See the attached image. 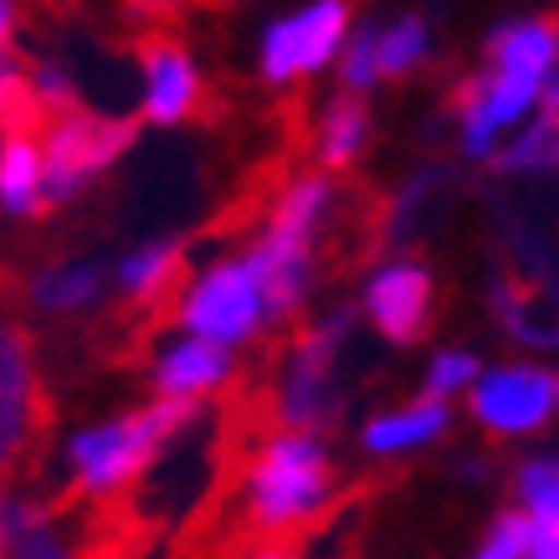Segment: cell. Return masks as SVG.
Instances as JSON below:
<instances>
[{
  "mask_svg": "<svg viewBox=\"0 0 559 559\" xmlns=\"http://www.w3.org/2000/svg\"><path fill=\"white\" fill-rule=\"evenodd\" d=\"M195 421V395H165L114 426L72 437V477L78 492H114L154 457V447Z\"/></svg>",
  "mask_w": 559,
  "mask_h": 559,
  "instance_id": "cell-1",
  "label": "cell"
},
{
  "mask_svg": "<svg viewBox=\"0 0 559 559\" xmlns=\"http://www.w3.org/2000/svg\"><path fill=\"white\" fill-rule=\"evenodd\" d=\"M329 488V462L313 437H272L252 467V524L283 528L319 509Z\"/></svg>",
  "mask_w": 559,
  "mask_h": 559,
  "instance_id": "cell-2",
  "label": "cell"
},
{
  "mask_svg": "<svg viewBox=\"0 0 559 559\" xmlns=\"http://www.w3.org/2000/svg\"><path fill=\"white\" fill-rule=\"evenodd\" d=\"M134 144V123L123 119H98V114H72L62 108L47 123V175H41V205L68 201L93 170H103L108 159H119Z\"/></svg>",
  "mask_w": 559,
  "mask_h": 559,
  "instance_id": "cell-3",
  "label": "cell"
},
{
  "mask_svg": "<svg viewBox=\"0 0 559 559\" xmlns=\"http://www.w3.org/2000/svg\"><path fill=\"white\" fill-rule=\"evenodd\" d=\"M47 426V395L36 385L32 344L0 313V483H11Z\"/></svg>",
  "mask_w": 559,
  "mask_h": 559,
  "instance_id": "cell-4",
  "label": "cell"
},
{
  "mask_svg": "<svg viewBox=\"0 0 559 559\" xmlns=\"http://www.w3.org/2000/svg\"><path fill=\"white\" fill-rule=\"evenodd\" d=\"M262 319V293H257L247 262H221L195 283V293L186 298V323L190 334H205V340L237 344L247 340Z\"/></svg>",
  "mask_w": 559,
  "mask_h": 559,
  "instance_id": "cell-5",
  "label": "cell"
},
{
  "mask_svg": "<svg viewBox=\"0 0 559 559\" xmlns=\"http://www.w3.org/2000/svg\"><path fill=\"white\" fill-rule=\"evenodd\" d=\"M344 21H349L344 0H319V5H308L304 16L272 26L267 47H262V72H267L272 83H288L298 72L323 68L334 57V47H340Z\"/></svg>",
  "mask_w": 559,
  "mask_h": 559,
  "instance_id": "cell-6",
  "label": "cell"
},
{
  "mask_svg": "<svg viewBox=\"0 0 559 559\" xmlns=\"http://www.w3.org/2000/svg\"><path fill=\"white\" fill-rule=\"evenodd\" d=\"M555 380L534 365H513V370H492L473 385V411L477 421H488L492 431H534L544 426L549 406H555Z\"/></svg>",
  "mask_w": 559,
  "mask_h": 559,
  "instance_id": "cell-7",
  "label": "cell"
},
{
  "mask_svg": "<svg viewBox=\"0 0 559 559\" xmlns=\"http://www.w3.org/2000/svg\"><path fill=\"white\" fill-rule=\"evenodd\" d=\"M365 308H370L374 329L395 344H411L426 334V319H431V277L421 267H385L365 293Z\"/></svg>",
  "mask_w": 559,
  "mask_h": 559,
  "instance_id": "cell-8",
  "label": "cell"
},
{
  "mask_svg": "<svg viewBox=\"0 0 559 559\" xmlns=\"http://www.w3.org/2000/svg\"><path fill=\"white\" fill-rule=\"evenodd\" d=\"M247 272H252L257 293H262V313L267 319H288L308 288V241L267 237L247 257Z\"/></svg>",
  "mask_w": 559,
  "mask_h": 559,
  "instance_id": "cell-9",
  "label": "cell"
},
{
  "mask_svg": "<svg viewBox=\"0 0 559 559\" xmlns=\"http://www.w3.org/2000/svg\"><path fill=\"white\" fill-rule=\"evenodd\" d=\"M144 108L154 123H175L195 108V68L175 41H150L144 47Z\"/></svg>",
  "mask_w": 559,
  "mask_h": 559,
  "instance_id": "cell-10",
  "label": "cell"
},
{
  "mask_svg": "<svg viewBox=\"0 0 559 559\" xmlns=\"http://www.w3.org/2000/svg\"><path fill=\"white\" fill-rule=\"evenodd\" d=\"M226 374H231L226 344L205 340V334H195V340H186L180 349H170V355L159 359V390L165 395H201V390L221 385Z\"/></svg>",
  "mask_w": 559,
  "mask_h": 559,
  "instance_id": "cell-11",
  "label": "cell"
},
{
  "mask_svg": "<svg viewBox=\"0 0 559 559\" xmlns=\"http://www.w3.org/2000/svg\"><path fill=\"white\" fill-rule=\"evenodd\" d=\"M492 68L503 72H524V78H549L559 57V21H519V26H503L492 36Z\"/></svg>",
  "mask_w": 559,
  "mask_h": 559,
  "instance_id": "cell-12",
  "label": "cell"
},
{
  "mask_svg": "<svg viewBox=\"0 0 559 559\" xmlns=\"http://www.w3.org/2000/svg\"><path fill=\"white\" fill-rule=\"evenodd\" d=\"M41 175H47V154L36 150V134H5V144H0V205L5 211L41 205Z\"/></svg>",
  "mask_w": 559,
  "mask_h": 559,
  "instance_id": "cell-13",
  "label": "cell"
},
{
  "mask_svg": "<svg viewBox=\"0 0 559 559\" xmlns=\"http://www.w3.org/2000/svg\"><path fill=\"white\" fill-rule=\"evenodd\" d=\"M498 165L503 170H555L559 165V72L544 78V108L534 119V129L513 150L498 154Z\"/></svg>",
  "mask_w": 559,
  "mask_h": 559,
  "instance_id": "cell-14",
  "label": "cell"
},
{
  "mask_svg": "<svg viewBox=\"0 0 559 559\" xmlns=\"http://www.w3.org/2000/svg\"><path fill=\"white\" fill-rule=\"evenodd\" d=\"M447 395H426L421 406L401 411V416H380V421L365 426V447L370 452H401V447H421L447 426Z\"/></svg>",
  "mask_w": 559,
  "mask_h": 559,
  "instance_id": "cell-15",
  "label": "cell"
},
{
  "mask_svg": "<svg viewBox=\"0 0 559 559\" xmlns=\"http://www.w3.org/2000/svg\"><path fill=\"white\" fill-rule=\"evenodd\" d=\"M323 205H329V186L323 180H298L283 190V201L272 205V231L277 241H308V231L319 226Z\"/></svg>",
  "mask_w": 559,
  "mask_h": 559,
  "instance_id": "cell-16",
  "label": "cell"
},
{
  "mask_svg": "<svg viewBox=\"0 0 559 559\" xmlns=\"http://www.w3.org/2000/svg\"><path fill=\"white\" fill-rule=\"evenodd\" d=\"M365 129H370V119H365V103L359 98H334L329 103V114H323V159L329 165H349L355 159V150L365 144Z\"/></svg>",
  "mask_w": 559,
  "mask_h": 559,
  "instance_id": "cell-17",
  "label": "cell"
},
{
  "mask_svg": "<svg viewBox=\"0 0 559 559\" xmlns=\"http://www.w3.org/2000/svg\"><path fill=\"white\" fill-rule=\"evenodd\" d=\"M0 559H72V555H68V544H62V534L41 519V509L26 503V513H21L16 534H11V544H5Z\"/></svg>",
  "mask_w": 559,
  "mask_h": 559,
  "instance_id": "cell-18",
  "label": "cell"
},
{
  "mask_svg": "<svg viewBox=\"0 0 559 559\" xmlns=\"http://www.w3.org/2000/svg\"><path fill=\"white\" fill-rule=\"evenodd\" d=\"M103 293V272L98 267H72V272H51L36 283V304L41 308H78V304H93Z\"/></svg>",
  "mask_w": 559,
  "mask_h": 559,
  "instance_id": "cell-19",
  "label": "cell"
},
{
  "mask_svg": "<svg viewBox=\"0 0 559 559\" xmlns=\"http://www.w3.org/2000/svg\"><path fill=\"white\" fill-rule=\"evenodd\" d=\"M426 57V21L421 16H406L395 21L390 32H380V72L385 78H401L406 68H416Z\"/></svg>",
  "mask_w": 559,
  "mask_h": 559,
  "instance_id": "cell-20",
  "label": "cell"
},
{
  "mask_svg": "<svg viewBox=\"0 0 559 559\" xmlns=\"http://www.w3.org/2000/svg\"><path fill=\"white\" fill-rule=\"evenodd\" d=\"M519 492H524V503H528V513H534V519L559 513V457L528 462L524 473H519Z\"/></svg>",
  "mask_w": 559,
  "mask_h": 559,
  "instance_id": "cell-21",
  "label": "cell"
},
{
  "mask_svg": "<svg viewBox=\"0 0 559 559\" xmlns=\"http://www.w3.org/2000/svg\"><path fill=\"white\" fill-rule=\"evenodd\" d=\"M528 539H534V513H503L498 524H492L488 544L477 549V559H519L528 549Z\"/></svg>",
  "mask_w": 559,
  "mask_h": 559,
  "instance_id": "cell-22",
  "label": "cell"
},
{
  "mask_svg": "<svg viewBox=\"0 0 559 559\" xmlns=\"http://www.w3.org/2000/svg\"><path fill=\"white\" fill-rule=\"evenodd\" d=\"M374 78H380V32H359L344 51V83L370 87Z\"/></svg>",
  "mask_w": 559,
  "mask_h": 559,
  "instance_id": "cell-23",
  "label": "cell"
},
{
  "mask_svg": "<svg viewBox=\"0 0 559 559\" xmlns=\"http://www.w3.org/2000/svg\"><path fill=\"white\" fill-rule=\"evenodd\" d=\"M477 374V359L473 355H441L437 365H431V380H426V395H452V390H462L467 380Z\"/></svg>",
  "mask_w": 559,
  "mask_h": 559,
  "instance_id": "cell-24",
  "label": "cell"
},
{
  "mask_svg": "<svg viewBox=\"0 0 559 559\" xmlns=\"http://www.w3.org/2000/svg\"><path fill=\"white\" fill-rule=\"evenodd\" d=\"M528 555H534V559H559V513H544V519H534Z\"/></svg>",
  "mask_w": 559,
  "mask_h": 559,
  "instance_id": "cell-25",
  "label": "cell"
},
{
  "mask_svg": "<svg viewBox=\"0 0 559 559\" xmlns=\"http://www.w3.org/2000/svg\"><path fill=\"white\" fill-rule=\"evenodd\" d=\"M5 36H11V0H0V47H5Z\"/></svg>",
  "mask_w": 559,
  "mask_h": 559,
  "instance_id": "cell-26",
  "label": "cell"
},
{
  "mask_svg": "<svg viewBox=\"0 0 559 559\" xmlns=\"http://www.w3.org/2000/svg\"><path fill=\"white\" fill-rule=\"evenodd\" d=\"M247 559H283V555H277V549H267V555H247Z\"/></svg>",
  "mask_w": 559,
  "mask_h": 559,
  "instance_id": "cell-27",
  "label": "cell"
}]
</instances>
